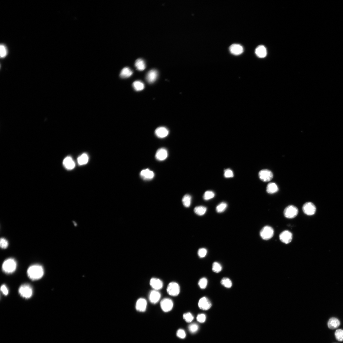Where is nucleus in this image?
Wrapping results in <instances>:
<instances>
[{
    "label": "nucleus",
    "instance_id": "1",
    "mask_svg": "<svg viewBox=\"0 0 343 343\" xmlns=\"http://www.w3.org/2000/svg\"><path fill=\"white\" fill-rule=\"evenodd\" d=\"M28 277L32 281L41 279L44 274V270L41 265L35 264L31 266L27 271Z\"/></svg>",
    "mask_w": 343,
    "mask_h": 343
},
{
    "label": "nucleus",
    "instance_id": "2",
    "mask_svg": "<svg viewBox=\"0 0 343 343\" xmlns=\"http://www.w3.org/2000/svg\"><path fill=\"white\" fill-rule=\"evenodd\" d=\"M17 262L13 258H9L3 262L2 269L4 272L6 274H11L15 271L17 268Z\"/></svg>",
    "mask_w": 343,
    "mask_h": 343
},
{
    "label": "nucleus",
    "instance_id": "3",
    "mask_svg": "<svg viewBox=\"0 0 343 343\" xmlns=\"http://www.w3.org/2000/svg\"><path fill=\"white\" fill-rule=\"evenodd\" d=\"M19 292L21 297L26 299L30 298L33 294L32 287L28 284L21 285L19 288Z\"/></svg>",
    "mask_w": 343,
    "mask_h": 343
},
{
    "label": "nucleus",
    "instance_id": "4",
    "mask_svg": "<svg viewBox=\"0 0 343 343\" xmlns=\"http://www.w3.org/2000/svg\"><path fill=\"white\" fill-rule=\"evenodd\" d=\"M274 235V230L271 227L267 226L263 227L260 232V236L263 240H268Z\"/></svg>",
    "mask_w": 343,
    "mask_h": 343
},
{
    "label": "nucleus",
    "instance_id": "5",
    "mask_svg": "<svg viewBox=\"0 0 343 343\" xmlns=\"http://www.w3.org/2000/svg\"><path fill=\"white\" fill-rule=\"evenodd\" d=\"M298 213V209L293 205L288 206L284 209V215L286 218L293 219L297 216Z\"/></svg>",
    "mask_w": 343,
    "mask_h": 343
},
{
    "label": "nucleus",
    "instance_id": "6",
    "mask_svg": "<svg viewBox=\"0 0 343 343\" xmlns=\"http://www.w3.org/2000/svg\"><path fill=\"white\" fill-rule=\"evenodd\" d=\"M167 290L168 293L169 295L173 297H176L180 293V287L177 283L172 282L168 284Z\"/></svg>",
    "mask_w": 343,
    "mask_h": 343
},
{
    "label": "nucleus",
    "instance_id": "7",
    "mask_svg": "<svg viewBox=\"0 0 343 343\" xmlns=\"http://www.w3.org/2000/svg\"><path fill=\"white\" fill-rule=\"evenodd\" d=\"M302 210L307 215H312L315 214L316 208L315 206L311 202H307L303 206Z\"/></svg>",
    "mask_w": 343,
    "mask_h": 343
},
{
    "label": "nucleus",
    "instance_id": "8",
    "mask_svg": "<svg viewBox=\"0 0 343 343\" xmlns=\"http://www.w3.org/2000/svg\"><path fill=\"white\" fill-rule=\"evenodd\" d=\"M259 178L262 181L268 182L271 180L273 177L272 173L268 169H263L259 173Z\"/></svg>",
    "mask_w": 343,
    "mask_h": 343
},
{
    "label": "nucleus",
    "instance_id": "9",
    "mask_svg": "<svg viewBox=\"0 0 343 343\" xmlns=\"http://www.w3.org/2000/svg\"><path fill=\"white\" fill-rule=\"evenodd\" d=\"M161 307L162 310L165 312L170 311L173 307V302L170 299L166 298L161 301Z\"/></svg>",
    "mask_w": 343,
    "mask_h": 343
},
{
    "label": "nucleus",
    "instance_id": "10",
    "mask_svg": "<svg viewBox=\"0 0 343 343\" xmlns=\"http://www.w3.org/2000/svg\"><path fill=\"white\" fill-rule=\"evenodd\" d=\"M279 238L280 241L282 243L288 244L291 241L293 238V235L290 231L285 230L280 234Z\"/></svg>",
    "mask_w": 343,
    "mask_h": 343
},
{
    "label": "nucleus",
    "instance_id": "11",
    "mask_svg": "<svg viewBox=\"0 0 343 343\" xmlns=\"http://www.w3.org/2000/svg\"><path fill=\"white\" fill-rule=\"evenodd\" d=\"M198 306L201 309L207 310L211 307L212 304L207 298L203 297L201 298L199 301Z\"/></svg>",
    "mask_w": 343,
    "mask_h": 343
},
{
    "label": "nucleus",
    "instance_id": "12",
    "mask_svg": "<svg viewBox=\"0 0 343 343\" xmlns=\"http://www.w3.org/2000/svg\"><path fill=\"white\" fill-rule=\"evenodd\" d=\"M168 156V151L164 148H161L158 149L156 154V159L159 161L165 160L167 158Z\"/></svg>",
    "mask_w": 343,
    "mask_h": 343
},
{
    "label": "nucleus",
    "instance_id": "13",
    "mask_svg": "<svg viewBox=\"0 0 343 343\" xmlns=\"http://www.w3.org/2000/svg\"><path fill=\"white\" fill-rule=\"evenodd\" d=\"M140 175L142 178L145 180L152 179L154 176V172L148 168L143 170L140 172Z\"/></svg>",
    "mask_w": 343,
    "mask_h": 343
},
{
    "label": "nucleus",
    "instance_id": "14",
    "mask_svg": "<svg viewBox=\"0 0 343 343\" xmlns=\"http://www.w3.org/2000/svg\"><path fill=\"white\" fill-rule=\"evenodd\" d=\"M150 283L151 287L155 290H160L163 286V283L162 281L157 278H152L150 281Z\"/></svg>",
    "mask_w": 343,
    "mask_h": 343
},
{
    "label": "nucleus",
    "instance_id": "15",
    "mask_svg": "<svg viewBox=\"0 0 343 343\" xmlns=\"http://www.w3.org/2000/svg\"><path fill=\"white\" fill-rule=\"evenodd\" d=\"M229 51L230 53L233 55H238L243 53V48L242 46L239 44H233L230 46Z\"/></svg>",
    "mask_w": 343,
    "mask_h": 343
},
{
    "label": "nucleus",
    "instance_id": "16",
    "mask_svg": "<svg viewBox=\"0 0 343 343\" xmlns=\"http://www.w3.org/2000/svg\"><path fill=\"white\" fill-rule=\"evenodd\" d=\"M147 302L145 299L140 298L137 300L136 308L137 311L143 312L145 311L147 307Z\"/></svg>",
    "mask_w": 343,
    "mask_h": 343
},
{
    "label": "nucleus",
    "instance_id": "17",
    "mask_svg": "<svg viewBox=\"0 0 343 343\" xmlns=\"http://www.w3.org/2000/svg\"><path fill=\"white\" fill-rule=\"evenodd\" d=\"M161 297V294L158 290L152 291L149 295V300L150 302L153 304H156L159 301Z\"/></svg>",
    "mask_w": 343,
    "mask_h": 343
},
{
    "label": "nucleus",
    "instance_id": "18",
    "mask_svg": "<svg viewBox=\"0 0 343 343\" xmlns=\"http://www.w3.org/2000/svg\"><path fill=\"white\" fill-rule=\"evenodd\" d=\"M169 133L168 129L164 127L158 128L155 131V134L158 137L160 138H163L166 137Z\"/></svg>",
    "mask_w": 343,
    "mask_h": 343
},
{
    "label": "nucleus",
    "instance_id": "19",
    "mask_svg": "<svg viewBox=\"0 0 343 343\" xmlns=\"http://www.w3.org/2000/svg\"><path fill=\"white\" fill-rule=\"evenodd\" d=\"M158 75V72L156 70L152 69L150 70L147 75L146 79L147 81L149 83H152L156 81Z\"/></svg>",
    "mask_w": 343,
    "mask_h": 343
},
{
    "label": "nucleus",
    "instance_id": "20",
    "mask_svg": "<svg viewBox=\"0 0 343 343\" xmlns=\"http://www.w3.org/2000/svg\"><path fill=\"white\" fill-rule=\"evenodd\" d=\"M255 53L256 55L258 57L260 58H264L267 55V50L264 46H259L256 49Z\"/></svg>",
    "mask_w": 343,
    "mask_h": 343
},
{
    "label": "nucleus",
    "instance_id": "21",
    "mask_svg": "<svg viewBox=\"0 0 343 343\" xmlns=\"http://www.w3.org/2000/svg\"><path fill=\"white\" fill-rule=\"evenodd\" d=\"M64 167L68 170H72L75 167L74 161L70 157H67L65 158L63 161Z\"/></svg>",
    "mask_w": 343,
    "mask_h": 343
},
{
    "label": "nucleus",
    "instance_id": "22",
    "mask_svg": "<svg viewBox=\"0 0 343 343\" xmlns=\"http://www.w3.org/2000/svg\"><path fill=\"white\" fill-rule=\"evenodd\" d=\"M340 321L335 318H331L328 321V326L330 329L333 330L335 329L340 326Z\"/></svg>",
    "mask_w": 343,
    "mask_h": 343
},
{
    "label": "nucleus",
    "instance_id": "23",
    "mask_svg": "<svg viewBox=\"0 0 343 343\" xmlns=\"http://www.w3.org/2000/svg\"><path fill=\"white\" fill-rule=\"evenodd\" d=\"M133 74V71L130 69L128 67H125L121 71L120 76L122 78H127L130 77Z\"/></svg>",
    "mask_w": 343,
    "mask_h": 343
},
{
    "label": "nucleus",
    "instance_id": "24",
    "mask_svg": "<svg viewBox=\"0 0 343 343\" xmlns=\"http://www.w3.org/2000/svg\"><path fill=\"white\" fill-rule=\"evenodd\" d=\"M278 191V187L276 184L274 183H270L268 184L267 187V192L270 194H273L276 193Z\"/></svg>",
    "mask_w": 343,
    "mask_h": 343
},
{
    "label": "nucleus",
    "instance_id": "25",
    "mask_svg": "<svg viewBox=\"0 0 343 343\" xmlns=\"http://www.w3.org/2000/svg\"><path fill=\"white\" fill-rule=\"evenodd\" d=\"M135 66L137 69L140 71L144 70L146 68L145 61L141 59H139L136 60Z\"/></svg>",
    "mask_w": 343,
    "mask_h": 343
},
{
    "label": "nucleus",
    "instance_id": "26",
    "mask_svg": "<svg viewBox=\"0 0 343 343\" xmlns=\"http://www.w3.org/2000/svg\"><path fill=\"white\" fill-rule=\"evenodd\" d=\"M88 160L89 158L88 155L84 153L78 158L77 161L79 164L82 165L87 164Z\"/></svg>",
    "mask_w": 343,
    "mask_h": 343
},
{
    "label": "nucleus",
    "instance_id": "27",
    "mask_svg": "<svg viewBox=\"0 0 343 343\" xmlns=\"http://www.w3.org/2000/svg\"><path fill=\"white\" fill-rule=\"evenodd\" d=\"M207 208L203 206H199L195 208L194 211L195 213L199 216L204 215L206 212Z\"/></svg>",
    "mask_w": 343,
    "mask_h": 343
},
{
    "label": "nucleus",
    "instance_id": "28",
    "mask_svg": "<svg viewBox=\"0 0 343 343\" xmlns=\"http://www.w3.org/2000/svg\"><path fill=\"white\" fill-rule=\"evenodd\" d=\"M133 86L136 91H139L143 90L145 86L143 83L140 81H136L133 83Z\"/></svg>",
    "mask_w": 343,
    "mask_h": 343
},
{
    "label": "nucleus",
    "instance_id": "29",
    "mask_svg": "<svg viewBox=\"0 0 343 343\" xmlns=\"http://www.w3.org/2000/svg\"><path fill=\"white\" fill-rule=\"evenodd\" d=\"M191 196L189 194H186L184 196L182 199V202L184 206L186 208L190 206L191 201Z\"/></svg>",
    "mask_w": 343,
    "mask_h": 343
},
{
    "label": "nucleus",
    "instance_id": "30",
    "mask_svg": "<svg viewBox=\"0 0 343 343\" xmlns=\"http://www.w3.org/2000/svg\"><path fill=\"white\" fill-rule=\"evenodd\" d=\"M221 283L223 286L227 288H231L232 285L231 281L228 278L226 277L223 278L221 281Z\"/></svg>",
    "mask_w": 343,
    "mask_h": 343
},
{
    "label": "nucleus",
    "instance_id": "31",
    "mask_svg": "<svg viewBox=\"0 0 343 343\" xmlns=\"http://www.w3.org/2000/svg\"><path fill=\"white\" fill-rule=\"evenodd\" d=\"M215 196V194L212 191H207L204 193L203 196V199L205 201L210 200L214 198Z\"/></svg>",
    "mask_w": 343,
    "mask_h": 343
},
{
    "label": "nucleus",
    "instance_id": "32",
    "mask_svg": "<svg viewBox=\"0 0 343 343\" xmlns=\"http://www.w3.org/2000/svg\"><path fill=\"white\" fill-rule=\"evenodd\" d=\"M227 206V204L224 202H222L219 204L216 208V211L218 213H222L224 212Z\"/></svg>",
    "mask_w": 343,
    "mask_h": 343
},
{
    "label": "nucleus",
    "instance_id": "33",
    "mask_svg": "<svg viewBox=\"0 0 343 343\" xmlns=\"http://www.w3.org/2000/svg\"><path fill=\"white\" fill-rule=\"evenodd\" d=\"M222 269V266L219 263L215 262L213 263L212 269L214 272L219 273L221 271Z\"/></svg>",
    "mask_w": 343,
    "mask_h": 343
},
{
    "label": "nucleus",
    "instance_id": "34",
    "mask_svg": "<svg viewBox=\"0 0 343 343\" xmlns=\"http://www.w3.org/2000/svg\"><path fill=\"white\" fill-rule=\"evenodd\" d=\"M335 336L336 339L339 341L342 342L343 341V330L341 329H338L335 331Z\"/></svg>",
    "mask_w": 343,
    "mask_h": 343
},
{
    "label": "nucleus",
    "instance_id": "35",
    "mask_svg": "<svg viewBox=\"0 0 343 343\" xmlns=\"http://www.w3.org/2000/svg\"><path fill=\"white\" fill-rule=\"evenodd\" d=\"M208 283V281L207 278H203L199 281L198 285L202 289H204L207 287Z\"/></svg>",
    "mask_w": 343,
    "mask_h": 343
},
{
    "label": "nucleus",
    "instance_id": "36",
    "mask_svg": "<svg viewBox=\"0 0 343 343\" xmlns=\"http://www.w3.org/2000/svg\"><path fill=\"white\" fill-rule=\"evenodd\" d=\"M183 317L187 323H190L193 320L194 317L190 313H187L184 314Z\"/></svg>",
    "mask_w": 343,
    "mask_h": 343
},
{
    "label": "nucleus",
    "instance_id": "37",
    "mask_svg": "<svg viewBox=\"0 0 343 343\" xmlns=\"http://www.w3.org/2000/svg\"><path fill=\"white\" fill-rule=\"evenodd\" d=\"M207 253V250L206 248H201L199 249L198 252L199 256L201 258L204 257Z\"/></svg>",
    "mask_w": 343,
    "mask_h": 343
},
{
    "label": "nucleus",
    "instance_id": "38",
    "mask_svg": "<svg viewBox=\"0 0 343 343\" xmlns=\"http://www.w3.org/2000/svg\"><path fill=\"white\" fill-rule=\"evenodd\" d=\"M8 241L4 238H1L0 241V246L3 249H6L8 247Z\"/></svg>",
    "mask_w": 343,
    "mask_h": 343
},
{
    "label": "nucleus",
    "instance_id": "39",
    "mask_svg": "<svg viewBox=\"0 0 343 343\" xmlns=\"http://www.w3.org/2000/svg\"><path fill=\"white\" fill-rule=\"evenodd\" d=\"M199 328L198 325L196 323L191 324L189 327V329L191 333H194L197 332Z\"/></svg>",
    "mask_w": 343,
    "mask_h": 343
},
{
    "label": "nucleus",
    "instance_id": "40",
    "mask_svg": "<svg viewBox=\"0 0 343 343\" xmlns=\"http://www.w3.org/2000/svg\"><path fill=\"white\" fill-rule=\"evenodd\" d=\"M0 53L1 58H4L7 55V50L5 46L3 45L0 46Z\"/></svg>",
    "mask_w": 343,
    "mask_h": 343
},
{
    "label": "nucleus",
    "instance_id": "41",
    "mask_svg": "<svg viewBox=\"0 0 343 343\" xmlns=\"http://www.w3.org/2000/svg\"><path fill=\"white\" fill-rule=\"evenodd\" d=\"M233 172L229 169H226L224 171V176L226 178H232L234 177Z\"/></svg>",
    "mask_w": 343,
    "mask_h": 343
},
{
    "label": "nucleus",
    "instance_id": "42",
    "mask_svg": "<svg viewBox=\"0 0 343 343\" xmlns=\"http://www.w3.org/2000/svg\"><path fill=\"white\" fill-rule=\"evenodd\" d=\"M206 319V316L204 314H199L197 317V320L198 322L201 323H204Z\"/></svg>",
    "mask_w": 343,
    "mask_h": 343
},
{
    "label": "nucleus",
    "instance_id": "43",
    "mask_svg": "<svg viewBox=\"0 0 343 343\" xmlns=\"http://www.w3.org/2000/svg\"><path fill=\"white\" fill-rule=\"evenodd\" d=\"M177 335L180 338H184L186 336L185 332L182 329H180L177 332Z\"/></svg>",
    "mask_w": 343,
    "mask_h": 343
},
{
    "label": "nucleus",
    "instance_id": "44",
    "mask_svg": "<svg viewBox=\"0 0 343 343\" xmlns=\"http://www.w3.org/2000/svg\"><path fill=\"white\" fill-rule=\"evenodd\" d=\"M1 291L2 292L3 294L5 295H8V294L9 291L6 285H3L1 287Z\"/></svg>",
    "mask_w": 343,
    "mask_h": 343
}]
</instances>
